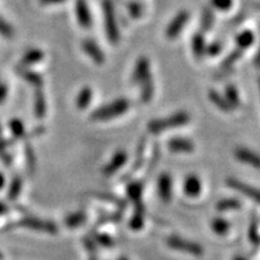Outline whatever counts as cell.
<instances>
[{
	"label": "cell",
	"instance_id": "6da1fadb",
	"mask_svg": "<svg viewBox=\"0 0 260 260\" xmlns=\"http://www.w3.org/2000/svg\"><path fill=\"white\" fill-rule=\"evenodd\" d=\"M130 109V102L128 99H124V98H119V99L113 100L107 105H104L99 109L95 110V111L92 112L90 115V118L93 121H110V119L117 118L123 113H125Z\"/></svg>",
	"mask_w": 260,
	"mask_h": 260
},
{
	"label": "cell",
	"instance_id": "7a4b0ae2",
	"mask_svg": "<svg viewBox=\"0 0 260 260\" xmlns=\"http://www.w3.org/2000/svg\"><path fill=\"white\" fill-rule=\"evenodd\" d=\"M190 121V116L188 112L180 111L174 113L167 118H158L153 119L148 123L147 129L152 134H159V133L167 132V130L180 128V126L186 125Z\"/></svg>",
	"mask_w": 260,
	"mask_h": 260
},
{
	"label": "cell",
	"instance_id": "3957f363",
	"mask_svg": "<svg viewBox=\"0 0 260 260\" xmlns=\"http://www.w3.org/2000/svg\"><path fill=\"white\" fill-rule=\"evenodd\" d=\"M104 11V22H105V31L109 40L112 44H118L119 41V29L117 25L116 12L113 9V4L111 0H104L103 3Z\"/></svg>",
	"mask_w": 260,
	"mask_h": 260
},
{
	"label": "cell",
	"instance_id": "277c9868",
	"mask_svg": "<svg viewBox=\"0 0 260 260\" xmlns=\"http://www.w3.org/2000/svg\"><path fill=\"white\" fill-rule=\"evenodd\" d=\"M167 245L170 247V248L175 249V251L187 253V254L199 256L203 255L204 249L203 247L198 243L191 242L189 240L182 239V237L178 236H169L167 239Z\"/></svg>",
	"mask_w": 260,
	"mask_h": 260
},
{
	"label": "cell",
	"instance_id": "5b68a950",
	"mask_svg": "<svg viewBox=\"0 0 260 260\" xmlns=\"http://www.w3.org/2000/svg\"><path fill=\"white\" fill-rule=\"evenodd\" d=\"M17 225L27 228V229L35 230V232L52 234V235H54V234L58 233V228L53 222H51V220L35 218V217H24V218L18 220Z\"/></svg>",
	"mask_w": 260,
	"mask_h": 260
},
{
	"label": "cell",
	"instance_id": "8992f818",
	"mask_svg": "<svg viewBox=\"0 0 260 260\" xmlns=\"http://www.w3.org/2000/svg\"><path fill=\"white\" fill-rule=\"evenodd\" d=\"M226 186L233 188L234 190L239 191V193H241L242 195H245V197L249 198V199H252L256 204L260 205V189H258V188L249 186V184L240 180H236V178H228Z\"/></svg>",
	"mask_w": 260,
	"mask_h": 260
},
{
	"label": "cell",
	"instance_id": "52a82bcc",
	"mask_svg": "<svg viewBox=\"0 0 260 260\" xmlns=\"http://www.w3.org/2000/svg\"><path fill=\"white\" fill-rule=\"evenodd\" d=\"M188 21H189V12L186 11V10L178 12L168 25L167 31H165L167 37L169 39L177 38L181 34V31L183 30V28L186 27Z\"/></svg>",
	"mask_w": 260,
	"mask_h": 260
},
{
	"label": "cell",
	"instance_id": "ba28073f",
	"mask_svg": "<svg viewBox=\"0 0 260 260\" xmlns=\"http://www.w3.org/2000/svg\"><path fill=\"white\" fill-rule=\"evenodd\" d=\"M235 158L239 161L243 162V164L249 165V167L254 169H260V155L255 153L252 149L245 148V147H239L234 152Z\"/></svg>",
	"mask_w": 260,
	"mask_h": 260
},
{
	"label": "cell",
	"instance_id": "9c48e42d",
	"mask_svg": "<svg viewBox=\"0 0 260 260\" xmlns=\"http://www.w3.org/2000/svg\"><path fill=\"white\" fill-rule=\"evenodd\" d=\"M126 160H128V154L124 151H118L113 154V157L111 158L107 164L104 167L103 169V174L105 176H112L115 175L119 169L123 168L125 165Z\"/></svg>",
	"mask_w": 260,
	"mask_h": 260
},
{
	"label": "cell",
	"instance_id": "30bf717a",
	"mask_svg": "<svg viewBox=\"0 0 260 260\" xmlns=\"http://www.w3.org/2000/svg\"><path fill=\"white\" fill-rule=\"evenodd\" d=\"M151 76V70H149V60L147 57H140L136 61L134 73H133L132 82L135 84H141L144 81Z\"/></svg>",
	"mask_w": 260,
	"mask_h": 260
},
{
	"label": "cell",
	"instance_id": "8fae6325",
	"mask_svg": "<svg viewBox=\"0 0 260 260\" xmlns=\"http://www.w3.org/2000/svg\"><path fill=\"white\" fill-rule=\"evenodd\" d=\"M75 12H76L77 22H79L81 27L87 29L92 27V15H90L88 4L86 3V0H76Z\"/></svg>",
	"mask_w": 260,
	"mask_h": 260
},
{
	"label": "cell",
	"instance_id": "7c38bea8",
	"mask_svg": "<svg viewBox=\"0 0 260 260\" xmlns=\"http://www.w3.org/2000/svg\"><path fill=\"white\" fill-rule=\"evenodd\" d=\"M82 48L83 51L90 57V59H92L94 63L103 64L104 61H105L104 52L102 51V48L99 47V45H98L95 41L90 40V39H87V40H84L82 42Z\"/></svg>",
	"mask_w": 260,
	"mask_h": 260
},
{
	"label": "cell",
	"instance_id": "4fadbf2b",
	"mask_svg": "<svg viewBox=\"0 0 260 260\" xmlns=\"http://www.w3.org/2000/svg\"><path fill=\"white\" fill-rule=\"evenodd\" d=\"M158 194L159 198L169 203L172 198V178L169 174H162L158 180Z\"/></svg>",
	"mask_w": 260,
	"mask_h": 260
},
{
	"label": "cell",
	"instance_id": "5bb4252c",
	"mask_svg": "<svg viewBox=\"0 0 260 260\" xmlns=\"http://www.w3.org/2000/svg\"><path fill=\"white\" fill-rule=\"evenodd\" d=\"M168 147L171 152H176V153H189L194 151V144L188 139L183 138H175L169 140Z\"/></svg>",
	"mask_w": 260,
	"mask_h": 260
},
{
	"label": "cell",
	"instance_id": "9a60e30c",
	"mask_svg": "<svg viewBox=\"0 0 260 260\" xmlns=\"http://www.w3.org/2000/svg\"><path fill=\"white\" fill-rule=\"evenodd\" d=\"M183 189H184V193H186V195H188V197L190 198L199 197L201 194V189H203L200 178L195 176V175H190V176H188L186 180H184Z\"/></svg>",
	"mask_w": 260,
	"mask_h": 260
},
{
	"label": "cell",
	"instance_id": "2e32d148",
	"mask_svg": "<svg viewBox=\"0 0 260 260\" xmlns=\"http://www.w3.org/2000/svg\"><path fill=\"white\" fill-rule=\"evenodd\" d=\"M145 214L146 209L145 205L140 201V203L135 204V212L133 214L132 219H130L129 225L133 230H140L145 224Z\"/></svg>",
	"mask_w": 260,
	"mask_h": 260
},
{
	"label": "cell",
	"instance_id": "e0dca14e",
	"mask_svg": "<svg viewBox=\"0 0 260 260\" xmlns=\"http://www.w3.org/2000/svg\"><path fill=\"white\" fill-rule=\"evenodd\" d=\"M206 42H205V38L203 32H198L195 34L193 39H191V50H193L194 56L198 58V59H201L206 53Z\"/></svg>",
	"mask_w": 260,
	"mask_h": 260
},
{
	"label": "cell",
	"instance_id": "ac0fdd59",
	"mask_svg": "<svg viewBox=\"0 0 260 260\" xmlns=\"http://www.w3.org/2000/svg\"><path fill=\"white\" fill-rule=\"evenodd\" d=\"M34 112L37 118H42L46 115V99L41 88H37L34 94Z\"/></svg>",
	"mask_w": 260,
	"mask_h": 260
},
{
	"label": "cell",
	"instance_id": "d6986e66",
	"mask_svg": "<svg viewBox=\"0 0 260 260\" xmlns=\"http://www.w3.org/2000/svg\"><path fill=\"white\" fill-rule=\"evenodd\" d=\"M209 99L210 102L216 105L217 109H219L223 112H230L233 110V107L229 105V103L226 102V99L222 94H219L217 90H210L209 92Z\"/></svg>",
	"mask_w": 260,
	"mask_h": 260
},
{
	"label": "cell",
	"instance_id": "ffe728a7",
	"mask_svg": "<svg viewBox=\"0 0 260 260\" xmlns=\"http://www.w3.org/2000/svg\"><path fill=\"white\" fill-rule=\"evenodd\" d=\"M140 86H141V94H140V96H141V102L149 103L154 94V82L153 80H152V76H148L144 82L140 84Z\"/></svg>",
	"mask_w": 260,
	"mask_h": 260
},
{
	"label": "cell",
	"instance_id": "44dd1931",
	"mask_svg": "<svg viewBox=\"0 0 260 260\" xmlns=\"http://www.w3.org/2000/svg\"><path fill=\"white\" fill-rule=\"evenodd\" d=\"M93 98V90L89 87H84L81 89L79 95L76 98V107L79 110H86L89 106Z\"/></svg>",
	"mask_w": 260,
	"mask_h": 260
},
{
	"label": "cell",
	"instance_id": "7402d4cb",
	"mask_svg": "<svg viewBox=\"0 0 260 260\" xmlns=\"http://www.w3.org/2000/svg\"><path fill=\"white\" fill-rule=\"evenodd\" d=\"M254 34L251 30H245L240 32L236 37V46L241 50H247L248 47H251L254 44Z\"/></svg>",
	"mask_w": 260,
	"mask_h": 260
},
{
	"label": "cell",
	"instance_id": "603a6c76",
	"mask_svg": "<svg viewBox=\"0 0 260 260\" xmlns=\"http://www.w3.org/2000/svg\"><path fill=\"white\" fill-rule=\"evenodd\" d=\"M86 220H87V214L82 212V211H79V212H74L69 214V216L65 218L64 224L68 228L74 229V228H79L82 225V224L86 223Z\"/></svg>",
	"mask_w": 260,
	"mask_h": 260
},
{
	"label": "cell",
	"instance_id": "cb8c5ba5",
	"mask_svg": "<svg viewBox=\"0 0 260 260\" xmlns=\"http://www.w3.org/2000/svg\"><path fill=\"white\" fill-rule=\"evenodd\" d=\"M142 191H144V186L140 182H133L126 188V194H128L129 200H132L134 204H138L141 201Z\"/></svg>",
	"mask_w": 260,
	"mask_h": 260
},
{
	"label": "cell",
	"instance_id": "d4e9b609",
	"mask_svg": "<svg viewBox=\"0 0 260 260\" xmlns=\"http://www.w3.org/2000/svg\"><path fill=\"white\" fill-rule=\"evenodd\" d=\"M44 58V52L39 48H34V50H29L27 53L22 58L21 65L22 67H29V65L38 63V61L42 60Z\"/></svg>",
	"mask_w": 260,
	"mask_h": 260
},
{
	"label": "cell",
	"instance_id": "484cf974",
	"mask_svg": "<svg viewBox=\"0 0 260 260\" xmlns=\"http://www.w3.org/2000/svg\"><path fill=\"white\" fill-rule=\"evenodd\" d=\"M240 207H241V203H240V200L235 199V198H225V199L219 200L216 205V209L218 210L219 212L239 210Z\"/></svg>",
	"mask_w": 260,
	"mask_h": 260
},
{
	"label": "cell",
	"instance_id": "4316f807",
	"mask_svg": "<svg viewBox=\"0 0 260 260\" xmlns=\"http://www.w3.org/2000/svg\"><path fill=\"white\" fill-rule=\"evenodd\" d=\"M21 75H22V77L27 81V82L30 83L31 86H34L35 88H41L42 84H44L42 76L40 74L35 73V71L24 69V70H21Z\"/></svg>",
	"mask_w": 260,
	"mask_h": 260
},
{
	"label": "cell",
	"instance_id": "83f0119b",
	"mask_svg": "<svg viewBox=\"0 0 260 260\" xmlns=\"http://www.w3.org/2000/svg\"><path fill=\"white\" fill-rule=\"evenodd\" d=\"M211 228H212V230L217 235L223 236L229 233L230 224L226 219L222 218V217H217V218L212 219V222H211Z\"/></svg>",
	"mask_w": 260,
	"mask_h": 260
},
{
	"label": "cell",
	"instance_id": "f1b7e54d",
	"mask_svg": "<svg viewBox=\"0 0 260 260\" xmlns=\"http://www.w3.org/2000/svg\"><path fill=\"white\" fill-rule=\"evenodd\" d=\"M242 53H243V50H241V48H239V47H236L235 50H234L232 53H230L229 56L225 58V59H224L223 63L220 64V70L225 71V70L232 69V68L234 67V64H235L236 61L239 60L240 58H241Z\"/></svg>",
	"mask_w": 260,
	"mask_h": 260
},
{
	"label": "cell",
	"instance_id": "f546056e",
	"mask_svg": "<svg viewBox=\"0 0 260 260\" xmlns=\"http://www.w3.org/2000/svg\"><path fill=\"white\" fill-rule=\"evenodd\" d=\"M226 99V102L229 103V105L233 107V109H237V107L240 106V96H239V92H237L236 87L234 86V84H229V86H226L225 88V96H224Z\"/></svg>",
	"mask_w": 260,
	"mask_h": 260
},
{
	"label": "cell",
	"instance_id": "4dcf8cb0",
	"mask_svg": "<svg viewBox=\"0 0 260 260\" xmlns=\"http://www.w3.org/2000/svg\"><path fill=\"white\" fill-rule=\"evenodd\" d=\"M89 195H92V197H94V198H98V199H100V200L109 201V203H111L113 205H116V206H118L119 209H124V207H125L124 201H123L122 199H119L118 197H115V195H112V194L102 193V191H94V193L89 194Z\"/></svg>",
	"mask_w": 260,
	"mask_h": 260
},
{
	"label": "cell",
	"instance_id": "1f68e13d",
	"mask_svg": "<svg viewBox=\"0 0 260 260\" xmlns=\"http://www.w3.org/2000/svg\"><path fill=\"white\" fill-rule=\"evenodd\" d=\"M214 22L213 11L210 8H205L203 10V15H201V28L204 31H209L212 28Z\"/></svg>",
	"mask_w": 260,
	"mask_h": 260
},
{
	"label": "cell",
	"instance_id": "d6a6232c",
	"mask_svg": "<svg viewBox=\"0 0 260 260\" xmlns=\"http://www.w3.org/2000/svg\"><path fill=\"white\" fill-rule=\"evenodd\" d=\"M22 186H23V182H22L21 177H15L14 180H12L9 188V193H8V198L10 200L17 199L19 194H21Z\"/></svg>",
	"mask_w": 260,
	"mask_h": 260
},
{
	"label": "cell",
	"instance_id": "836d02e7",
	"mask_svg": "<svg viewBox=\"0 0 260 260\" xmlns=\"http://www.w3.org/2000/svg\"><path fill=\"white\" fill-rule=\"evenodd\" d=\"M24 153H25V161H27L28 171H30L32 174V172L35 171V167H37V158H35L34 149L31 148V146L29 144H25Z\"/></svg>",
	"mask_w": 260,
	"mask_h": 260
},
{
	"label": "cell",
	"instance_id": "e575fe53",
	"mask_svg": "<svg viewBox=\"0 0 260 260\" xmlns=\"http://www.w3.org/2000/svg\"><path fill=\"white\" fill-rule=\"evenodd\" d=\"M128 12L133 18H139L140 16L144 14V6L139 2H130L126 4Z\"/></svg>",
	"mask_w": 260,
	"mask_h": 260
},
{
	"label": "cell",
	"instance_id": "d590c367",
	"mask_svg": "<svg viewBox=\"0 0 260 260\" xmlns=\"http://www.w3.org/2000/svg\"><path fill=\"white\" fill-rule=\"evenodd\" d=\"M10 129H11L12 134L15 138H23L24 136V125L19 119H12L10 122Z\"/></svg>",
	"mask_w": 260,
	"mask_h": 260
},
{
	"label": "cell",
	"instance_id": "8d00e7d4",
	"mask_svg": "<svg viewBox=\"0 0 260 260\" xmlns=\"http://www.w3.org/2000/svg\"><path fill=\"white\" fill-rule=\"evenodd\" d=\"M6 146H8V141L0 139V158H2V160L5 162L6 167H10L12 162V159L11 155H10L8 153V151H6Z\"/></svg>",
	"mask_w": 260,
	"mask_h": 260
},
{
	"label": "cell",
	"instance_id": "74e56055",
	"mask_svg": "<svg viewBox=\"0 0 260 260\" xmlns=\"http://www.w3.org/2000/svg\"><path fill=\"white\" fill-rule=\"evenodd\" d=\"M211 5L219 11H229L233 6V0H211Z\"/></svg>",
	"mask_w": 260,
	"mask_h": 260
},
{
	"label": "cell",
	"instance_id": "f35d334b",
	"mask_svg": "<svg viewBox=\"0 0 260 260\" xmlns=\"http://www.w3.org/2000/svg\"><path fill=\"white\" fill-rule=\"evenodd\" d=\"M145 142H146V140H145ZM145 142H144V140H142L141 144H140V146H139L138 158H136V161H135L134 167H133V169H132V172L139 170L140 167L142 165V161H144V155H145Z\"/></svg>",
	"mask_w": 260,
	"mask_h": 260
},
{
	"label": "cell",
	"instance_id": "ab89813d",
	"mask_svg": "<svg viewBox=\"0 0 260 260\" xmlns=\"http://www.w3.org/2000/svg\"><path fill=\"white\" fill-rule=\"evenodd\" d=\"M93 240L95 243H99L104 247H111L113 245V240L106 234H96V235H94Z\"/></svg>",
	"mask_w": 260,
	"mask_h": 260
},
{
	"label": "cell",
	"instance_id": "60d3db41",
	"mask_svg": "<svg viewBox=\"0 0 260 260\" xmlns=\"http://www.w3.org/2000/svg\"><path fill=\"white\" fill-rule=\"evenodd\" d=\"M249 240L253 243H259L260 242V236L258 233V223L255 220H253V223L249 226Z\"/></svg>",
	"mask_w": 260,
	"mask_h": 260
},
{
	"label": "cell",
	"instance_id": "b9f144b4",
	"mask_svg": "<svg viewBox=\"0 0 260 260\" xmlns=\"http://www.w3.org/2000/svg\"><path fill=\"white\" fill-rule=\"evenodd\" d=\"M0 34L5 38H11L12 34H14V30H12L11 25L6 23L2 17H0Z\"/></svg>",
	"mask_w": 260,
	"mask_h": 260
},
{
	"label": "cell",
	"instance_id": "7bdbcfd3",
	"mask_svg": "<svg viewBox=\"0 0 260 260\" xmlns=\"http://www.w3.org/2000/svg\"><path fill=\"white\" fill-rule=\"evenodd\" d=\"M220 51H222V44L217 41L212 42V44L206 47V53L210 54V56H217Z\"/></svg>",
	"mask_w": 260,
	"mask_h": 260
},
{
	"label": "cell",
	"instance_id": "ee69618b",
	"mask_svg": "<svg viewBox=\"0 0 260 260\" xmlns=\"http://www.w3.org/2000/svg\"><path fill=\"white\" fill-rule=\"evenodd\" d=\"M122 218L121 213H113V214H106V216H103L100 218V222H115V220H119Z\"/></svg>",
	"mask_w": 260,
	"mask_h": 260
},
{
	"label": "cell",
	"instance_id": "f6af8a7d",
	"mask_svg": "<svg viewBox=\"0 0 260 260\" xmlns=\"http://www.w3.org/2000/svg\"><path fill=\"white\" fill-rule=\"evenodd\" d=\"M6 95H8V87L4 83H0V104L6 99Z\"/></svg>",
	"mask_w": 260,
	"mask_h": 260
},
{
	"label": "cell",
	"instance_id": "bcb514c9",
	"mask_svg": "<svg viewBox=\"0 0 260 260\" xmlns=\"http://www.w3.org/2000/svg\"><path fill=\"white\" fill-rule=\"evenodd\" d=\"M65 0H40L42 5H54V4H60V3H64Z\"/></svg>",
	"mask_w": 260,
	"mask_h": 260
},
{
	"label": "cell",
	"instance_id": "7dc6e473",
	"mask_svg": "<svg viewBox=\"0 0 260 260\" xmlns=\"http://www.w3.org/2000/svg\"><path fill=\"white\" fill-rule=\"evenodd\" d=\"M8 206H6V205L4 204V203H0V216H2V214H4V213H6L8 212Z\"/></svg>",
	"mask_w": 260,
	"mask_h": 260
},
{
	"label": "cell",
	"instance_id": "c3c4849f",
	"mask_svg": "<svg viewBox=\"0 0 260 260\" xmlns=\"http://www.w3.org/2000/svg\"><path fill=\"white\" fill-rule=\"evenodd\" d=\"M254 64H255L256 67H258V68H260V46H259V50H258V52H256V54H255Z\"/></svg>",
	"mask_w": 260,
	"mask_h": 260
},
{
	"label": "cell",
	"instance_id": "681fc988",
	"mask_svg": "<svg viewBox=\"0 0 260 260\" xmlns=\"http://www.w3.org/2000/svg\"><path fill=\"white\" fill-rule=\"evenodd\" d=\"M4 186H5V177H4V175L0 172V189H3Z\"/></svg>",
	"mask_w": 260,
	"mask_h": 260
},
{
	"label": "cell",
	"instance_id": "f907efd6",
	"mask_svg": "<svg viewBox=\"0 0 260 260\" xmlns=\"http://www.w3.org/2000/svg\"><path fill=\"white\" fill-rule=\"evenodd\" d=\"M234 260H247V258H245V256H242V255H239V256H236Z\"/></svg>",
	"mask_w": 260,
	"mask_h": 260
},
{
	"label": "cell",
	"instance_id": "816d5d0a",
	"mask_svg": "<svg viewBox=\"0 0 260 260\" xmlns=\"http://www.w3.org/2000/svg\"><path fill=\"white\" fill-rule=\"evenodd\" d=\"M118 260H128L126 258H124V256H122V258H119Z\"/></svg>",
	"mask_w": 260,
	"mask_h": 260
},
{
	"label": "cell",
	"instance_id": "f5cc1de1",
	"mask_svg": "<svg viewBox=\"0 0 260 260\" xmlns=\"http://www.w3.org/2000/svg\"><path fill=\"white\" fill-rule=\"evenodd\" d=\"M3 259V254H2V253H0V260H2Z\"/></svg>",
	"mask_w": 260,
	"mask_h": 260
},
{
	"label": "cell",
	"instance_id": "db71d44e",
	"mask_svg": "<svg viewBox=\"0 0 260 260\" xmlns=\"http://www.w3.org/2000/svg\"><path fill=\"white\" fill-rule=\"evenodd\" d=\"M0 135H2V126H0Z\"/></svg>",
	"mask_w": 260,
	"mask_h": 260
},
{
	"label": "cell",
	"instance_id": "11a10c76",
	"mask_svg": "<svg viewBox=\"0 0 260 260\" xmlns=\"http://www.w3.org/2000/svg\"><path fill=\"white\" fill-rule=\"evenodd\" d=\"M259 87H260V80H259Z\"/></svg>",
	"mask_w": 260,
	"mask_h": 260
}]
</instances>
